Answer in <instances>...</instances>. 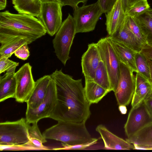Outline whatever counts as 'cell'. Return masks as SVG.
<instances>
[{
  "label": "cell",
  "mask_w": 152,
  "mask_h": 152,
  "mask_svg": "<svg viewBox=\"0 0 152 152\" xmlns=\"http://www.w3.org/2000/svg\"><path fill=\"white\" fill-rule=\"evenodd\" d=\"M50 75L56 85V101L49 118L58 121L86 123L91 115V104L86 99L82 79L75 80L61 69Z\"/></svg>",
  "instance_id": "1"
},
{
  "label": "cell",
  "mask_w": 152,
  "mask_h": 152,
  "mask_svg": "<svg viewBox=\"0 0 152 152\" xmlns=\"http://www.w3.org/2000/svg\"><path fill=\"white\" fill-rule=\"evenodd\" d=\"M45 30L35 17L13 14L8 10L0 13V42L15 36L25 37L32 42L45 35Z\"/></svg>",
  "instance_id": "2"
},
{
  "label": "cell",
  "mask_w": 152,
  "mask_h": 152,
  "mask_svg": "<svg viewBox=\"0 0 152 152\" xmlns=\"http://www.w3.org/2000/svg\"><path fill=\"white\" fill-rule=\"evenodd\" d=\"M85 124L59 121L57 124L46 129L42 135L46 139L60 141L69 145L88 143L95 138L92 137Z\"/></svg>",
  "instance_id": "3"
},
{
  "label": "cell",
  "mask_w": 152,
  "mask_h": 152,
  "mask_svg": "<svg viewBox=\"0 0 152 152\" xmlns=\"http://www.w3.org/2000/svg\"><path fill=\"white\" fill-rule=\"evenodd\" d=\"M25 118L0 123V145L15 146L28 143L29 141L30 125Z\"/></svg>",
  "instance_id": "4"
},
{
  "label": "cell",
  "mask_w": 152,
  "mask_h": 152,
  "mask_svg": "<svg viewBox=\"0 0 152 152\" xmlns=\"http://www.w3.org/2000/svg\"><path fill=\"white\" fill-rule=\"evenodd\" d=\"M76 34L75 26L73 17L69 14L52 41L56 55L64 66L70 58L69 54Z\"/></svg>",
  "instance_id": "5"
},
{
  "label": "cell",
  "mask_w": 152,
  "mask_h": 152,
  "mask_svg": "<svg viewBox=\"0 0 152 152\" xmlns=\"http://www.w3.org/2000/svg\"><path fill=\"white\" fill-rule=\"evenodd\" d=\"M101 60L107 70L110 81L111 91H115L120 73V62L108 36L100 39L96 43Z\"/></svg>",
  "instance_id": "6"
},
{
  "label": "cell",
  "mask_w": 152,
  "mask_h": 152,
  "mask_svg": "<svg viewBox=\"0 0 152 152\" xmlns=\"http://www.w3.org/2000/svg\"><path fill=\"white\" fill-rule=\"evenodd\" d=\"M73 10L76 34L94 30L103 13L97 1L88 5L83 4L81 7L78 6Z\"/></svg>",
  "instance_id": "7"
},
{
  "label": "cell",
  "mask_w": 152,
  "mask_h": 152,
  "mask_svg": "<svg viewBox=\"0 0 152 152\" xmlns=\"http://www.w3.org/2000/svg\"><path fill=\"white\" fill-rule=\"evenodd\" d=\"M62 7L57 1L42 2L40 12L37 18L43 26L46 33L50 36L56 34L62 23Z\"/></svg>",
  "instance_id": "8"
},
{
  "label": "cell",
  "mask_w": 152,
  "mask_h": 152,
  "mask_svg": "<svg viewBox=\"0 0 152 152\" xmlns=\"http://www.w3.org/2000/svg\"><path fill=\"white\" fill-rule=\"evenodd\" d=\"M120 62V73L117 88L114 92L118 106H127L131 102L135 88V76L127 65Z\"/></svg>",
  "instance_id": "9"
},
{
  "label": "cell",
  "mask_w": 152,
  "mask_h": 152,
  "mask_svg": "<svg viewBox=\"0 0 152 152\" xmlns=\"http://www.w3.org/2000/svg\"><path fill=\"white\" fill-rule=\"evenodd\" d=\"M56 92L54 80H51L48 87L45 97L36 108L27 109L26 119L29 123L38 122L42 118H49L56 103Z\"/></svg>",
  "instance_id": "10"
},
{
  "label": "cell",
  "mask_w": 152,
  "mask_h": 152,
  "mask_svg": "<svg viewBox=\"0 0 152 152\" xmlns=\"http://www.w3.org/2000/svg\"><path fill=\"white\" fill-rule=\"evenodd\" d=\"M31 69L32 66L27 63L15 73L17 85L14 98L18 102H26L34 87L35 82L33 78Z\"/></svg>",
  "instance_id": "11"
},
{
  "label": "cell",
  "mask_w": 152,
  "mask_h": 152,
  "mask_svg": "<svg viewBox=\"0 0 152 152\" xmlns=\"http://www.w3.org/2000/svg\"><path fill=\"white\" fill-rule=\"evenodd\" d=\"M152 123V116L147 109L144 101L132 107L124 128L125 134L129 138L142 128Z\"/></svg>",
  "instance_id": "12"
},
{
  "label": "cell",
  "mask_w": 152,
  "mask_h": 152,
  "mask_svg": "<svg viewBox=\"0 0 152 152\" xmlns=\"http://www.w3.org/2000/svg\"><path fill=\"white\" fill-rule=\"evenodd\" d=\"M102 61L96 43L89 44L87 50L82 55L81 65L85 80H93L95 71Z\"/></svg>",
  "instance_id": "13"
},
{
  "label": "cell",
  "mask_w": 152,
  "mask_h": 152,
  "mask_svg": "<svg viewBox=\"0 0 152 152\" xmlns=\"http://www.w3.org/2000/svg\"><path fill=\"white\" fill-rule=\"evenodd\" d=\"M104 144L103 149L110 150L134 149V146L126 140L120 138L110 131L104 125L100 124L96 128Z\"/></svg>",
  "instance_id": "14"
},
{
  "label": "cell",
  "mask_w": 152,
  "mask_h": 152,
  "mask_svg": "<svg viewBox=\"0 0 152 152\" xmlns=\"http://www.w3.org/2000/svg\"><path fill=\"white\" fill-rule=\"evenodd\" d=\"M126 16L121 0H117L110 10L105 14V25L109 36H113L116 34Z\"/></svg>",
  "instance_id": "15"
},
{
  "label": "cell",
  "mask_w": 152,
  "mask_h": 152,
  "mask_svg": "<svg viewBox=\"0 0 152 152\" xmlns=\"http://www.w3.org/2000/svg\"><path fill=\"white\" fill-rule=\"evenodd\" d=\"M108 36L120 61L128 66L134 72H137L135 61L137 52L113 36Z\"/></svg>",
  "instance_id": "16"
},
{
  "label": "cell",
  "mask_w": 152,
  "mask_h": 152,
  "mask_svg": "<svg viewBox=\"0 0 152 152\" xmlns=\"http://www.w3.org/2000/svg\"><path fill=\"white\" fill-rule=\"evenodd\" d=\"M51 79L50 75H45L35 82L33 91L26 102L27 109L36 108L42 102L46 96Z\"/></svg>",
  "instance_id": "17"
},
{
  "label": "cell",
  "mask_w": 152,
  "mask_h": 152,
  "mask_svg": "<svg viewBox=\"0 0 152 152\" xmlns=\"http://www.w3.org/2000/svg\"><path fill=\"white\" fill-rule=\"evenodd\" d=\"M134 146V149L152 150V123L126 140Z\"/></svg>",
  "instance_id": "18"
},
{
  "label": "cell",
  "mask_w": 152,
  "mask_h": 152,
  "mask_svg": "<svg viewBox=\"0 0 152 152\" xmlns=\"http://www.w3.org/2000/svg\"><path fill=\"white\" fill-rule=\"evenodd\" d=\"M135 88L131 101L132 107H135L142 102L152 92V83L138 72H136Z\"/></svg>",
  "instance_id": "19"
},
{
  "label": "cell",
  "mask_w": 152,
  "mask_h": 152,
  "mask_svg": "<svg viewBox=\"0 0 152 152\" xmlns=\"http://www.w3.org/2000/svg\"><path fill=\"white\" fill-rule=\"evenodd\" d=\"M16 68L6 71L0 77V102L10 98H15L16 89L15 77Z\"/></svg>",
  "instance_id": "20"
},
{
  "label": "cell",
  "mask_w": 152,
  "mask_h": 152,
  "mask_svg": "<svg viewBox=\"0 0 152 152\" xmlns=\"http://www.w3.org/2000/svg\"><path fill=\"white\" fill-rule=\"evenodd\" d=\"M32 42L25 37L15 36L0 42V58H10L15 52L22 46Z\"/></svg>",
  "instance_id": "21"
},
{
  "label": "cell",
  "mask_w": 152,
  "mask_h": 152,
  "mask_svg": "<svg viewBox=\"0 0 152 152\" xmlns=\"http://www.w3.org/2000/svg\"><path fill=\"white\" fill-rule=\"evenodd\" d=\"M113 36L136 52H140L143 47L127 27L125 19L116 34Z\"/></svg>",
  "instance_id": "22"
},
{
  "label": "cell",
  "mask_w": 152,
  "mask_h": 152,
  "mask_svg": "<svg viewBox=\"0 0 152 152\" xmlns=\"http://www.w3.org/2000/svg\"><path fill=\"white\" fill-rule=\"evenodd\" d=\"M85 93L90 104L97 103L110 92L93 80H85Z\"/></svg>",
  "instance_id": "23"
},
{
  "label": "cell",
  "mask_w": 152,
  "mask_h": 152,
  "mask_svg": "<svg viewBox=\"0 0 152 152\" xmlns=\"http://www.w3.org/2000/svg\"><path fill=\"white\" fill-rule=\"evenodd\" d=\"M13 7L18 13L26 14L37 17L41 8V0H12Z\"/></svg>",
  "instance_id": "24"
},
{
  "label": "cell",
  "mask_w": 152,
  "mask_h": 152,
  "mask_svg": "<svg viewBox=\"0 0 152 152\" xmlns=\"http://www.w3.org/2000/svg\"><path fill=\"white\" fill-rule=\"evenodd\" d=\"M134 18L146 37L147 45L152 47V18L146 13Z\"/></svg>",
  "instance_id": "25"
},
{
  "label": "cell",
  "mask_w": 152,
  "mask_h": 152,
  "mask_svg": "<svg viewBox=\"0 0 152 152\" xmlns=\"http://www.w3.org/2000/svg\"><path fill=\"white\" fill-rule=\"evenodd\" d=\"M93 80L110 92L111 91L109 76L106 67L102 60L100 62L95 71Z\"/></svg>",
  "instance_id": "26"
},
{
  "label": "cell",
  "mask_w": 152,
  "mask_h": 152,
  "mask_svg": "<svg viewBox=\"0 0 152 152\" xmlns=\"http://www.w3.org/2000/svg\"><path fill=\"white\" fill-rule=\"evenodd\" d=\"M125 22L127 28L132 33L143 47L147 45L146 37L135 18L126 15Z\"/></svg>",
  "instance_id": "27"
},
{
  "label": "cell",
  "mask_w": 152,
  "mask_h": 152,
  "mask_svg": "<svg viewBox=\"0 0 152 152\" xmlns=\"http://www.w3.org/2000/svg\"><path fill=\"white\" fill-rule=\"evenodd\" d=\"M135 61L137 72L150 81L149 68L146 59L140 52H137L135 56Z\"/></svg>",
  "instance_id": "28"
},
{
  "label": "cell",
  "mask_w": 152,
  "mask_h": 152,
  "mask_svg": "<svg viewBox=\"0 0 152 152\" xmlns=\"http://www.w3.org/2000/svg\"><path fill=\"white\" fill-rule=\"evenodd\" d=\"M150 8L147 0H142L128 9L126 14L128 16L135 18L145 13Z\"/></svg>",
  "instance_id": "29"
},
{
  "label": "cell",
  "mask_w": 152,
  "mask_h": 152,
  "mask_svg": "<svg viewBox=\"0 0 152 152\" xmlns=\"http://www.w3.org/2000/svg\"><path fill=\"white\" fill-rule=\"evenodd\" d=\"M38 122L32 123L31 126L30 125L28 128L29 139L33 138L38 139L42 141L43 143L47 142L42 134L41 133L37 125Z\"/></svg>",
  "instance_id": "30"
},
{
  "label": "cell",
  "mask_w": 152,
  "mask_h": 152,
  "mask_svg": "<svg viewBox=\"0 0 152 152\" xmlns=\"http://www.w3.org/2000/svg\"><path fill=\"white\" fill-rule=\"evenodd\" d=\"M19 63L13 61L8 58H0V73L9 71L19 65Z\"/></svg>",
  "instance_id": "31"
},
{
  "label": "cell",
  "mask_w": 152,
  "mask_h": 152,
  "mask_svg": "<svg viewBox=\"0 0 152 152\" xmlns=\"http://www.w3.org/2000/svg\"><path fill=\"white\" fill-rule=\"evenodd\" d=\"M145 58L149 68L150 82L152 83V47L148 45L143 47L140 52Z\"/></svg>",
  "instance_id": "32"
},
{
  "label": "cell",
  "mask_w": 152,
  "mask_h": 152,
  "mask_svg": "<svg viewBox=\"0 0 152 152\" xmlns=\"http://www.w3.org/2000/svg\"><path fill=\"white\" fill-rule=\"evenodd\" d=\"M98 140V139L95 138L93 141L88 143L72 145H67L62 142V145L64 147L61 149L74 150H86L87 148L96 144Z\"/></svg>",
  "instance_id": "33"
},
{
  "label": "cell",
  "mask_w": 152,
  "mask_h": 152,
  "mask_svg": "<svg viewBox=\"0 0 152 152\" xmlns=\"http://www.w3.org/2000/svg\"><path fill=\"white\" fill-rule=\"evenodd\" d=\"M18 58L25 60L30 56L29 48L27 44L24 45L18 49L14 53Z\"/></svg>",
  "instance_id": "34"
},
{
  "label": "cell",
  "mask_w": 152,
  "mask_h": 152,
  "mask_svg": "<svg viewBox=\"0 0 152 152\" xmlns=\"http://www.w3.org/2000/svg\"><path fill=\"white\" fill-rule=\"evenodd\" d=\"M44 1H57L61 4L62 7L69 6L72 7L73 9L78 6V5L80 3L86 4L88 0H41Z\"/></svg>",
  "instance_id": "35"
},
{
  "label": "cell",
  "mask_w": 152,
  "mask_h": 152,
  "mask_svg": "<svg viewBox=\"0 0 152 152\" xmlns=\"http://www.w3.org/2000/svg\"><path fill=\"white\" fill-rule=\"evenodd\" d=\"M117 0H97L103 13L106 14L113 7Z\"/></svg>",
  "instance_id": "36"
},
{
  "label": "cell",
  "mask_w": 152,
  "mask_h": 152,
  "mask_svg": "<svg viewBox=\"0 0 152 152\" xmlns=\"http://www.w3.org/2000/svg\"><path fill=\"white\" fill-rule=\"evenodd\" d=\"M148 112L152 116V92L144 100Z\"/></svg>",
  "instance_id": "37"
},
{
  "label": "cell",
  "mask_w": 152,
  "mask_h": 152,
  "mask_svg": "<svg viewBox=\"0 0 152 152\" xmlns=\"http://www.w3.org/2000/svg\"><path fill=\"white\" fill-rule=\"evenodd\" d=\"M123 9L126 13L128 9V0H121Z\"/></svg>",
  "instance_id": "38"
},
{
  "label": "cell",
  "mask_w": 152,
  "mask_h": 152,
  "mask_svg": "<svg viewBox=\"0 0 152 152\" xmlns=\"http://www.w3.org/2000/svg\"><path fill=\"white\" fill-rule=\"evenodd\" d=\"M118 109L122 114H125L126 113L127 109L126 106L123 105L119 106Z\"/></svg>",
  "instance_id": "39"
},
{
  "label": "cell",
  "mask_w": 152,
  "mask_h": 152,
  "mask_svg": "<svg viewBox=\"0 0 152 152\" xmlns=\"http://www.w3.org/2000/svg\"><path fill=\"white\" fill-rule=\"evenodd\" d=\"M141 0H128V10L135 3Z\"/></svg>",
  "instance_id": "40"
},
{
  "label": "cell",
  "mask_w": 152,
  "mask_h": 152,
  "mask_svg": "<svg viewBox=\"0 0 152 152\" xmlns=\"http://www.w3.org/2000/svg\"><path fill=\"white\" fill-rule=\"evenodd\" d=\"M7 5V0H0V10L4 9Z\"/></svg>",
  "instance_id": "41"
},
{
  "label": "cell",
  "mask_w": 152,
  "mask_h": 152,
  "mask_svg": "<svg viewBox=\"0 0 152 152\" xmlns=\"http://www.w3.org/2000/svg\"><path fill=\"white\" fill-rule=\"evenodd\" d=\"M152 18V9L150 8L145 12Z\"/></svg>",
  "instance_id": "42"
},
{
  "label": "cell",
  "mask_w": 152,
  "mask_h": 152,
  "mask_svg": "<svg viewBox=\"0 0 152 152\" xmlns=\"http://www.w3.org/2000/svg\"></svg>",
  "instance_id": "43"
}]
</instances>
